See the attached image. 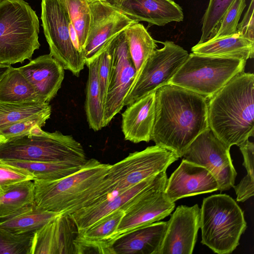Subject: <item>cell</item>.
Instances as JSON below:
<instances>
[{
  "instance_id": "1",
  "label": "cell",
  "mask_w": 254,
  "mask_h": 254,
  "mask_svg": "<svg viewBox=\"0 0 254 254\" xmlns=\"http://www.w3.org/2000/svg\"><path fill=\"white\" fill-rule=\"evenodd\" d=\"M151 140L179 158L195 138L208 128V100L172 84L158 88Z\"/></svg>"
},
{
  "instance_id": "2",
  "label": "cell",
  "mask_w": 254,
  "mask_h": 254,
  "mask_svg": "<svg viewBox=\"0 0 254 254\" xmlns=\"http://www.w3.org/2000/svg\"><path fill=\"white\" fill-rule=\"evenodd\" d=\"M254 74L244 71L208 100V127L229 147L254 135Z\"/></svg>"
},
{
  "instance_id": "3",
  "label": "cell",
  "mask_w": 254,
  "mask_h": 254,
  "mask_svg": "<svg viewBox=\"0 0 254 254\" xmlns=\"http://www.w3.org/2000/svg\"><path fill=\"white\" fill-rule=\"evenodd\" d=\"M110 166L91 158L79 170L61 179L34 180V202L47 210L70 215L108 198L104 180Z\"/></svg>"
},
{
  "instance_id": "4",
  "label": "cell",
  "mask_w": 254,
  "mask_h": 254,
  "mask_svg": "<svg viewBox=\"0 0 254 254\" xmlns=\"http://www.w3.org/2000/svg\"><path fill=\"white\" fill-rule=\"evenodd\" d=\"M0 160L64 162L83 165L87 161L82 145L72 135L49 132L35 126L0 144Z\"/></svg>"
},
{
  "instance_id": "5",
  "label": "cell",
  "mask_w": 254,
  "mask_h": 254,
  "mask_svg": "<svg viewBox=\"0 0 254 254\" xmlns=\"http://www.w3.org/2000/svg\"><path fill=\"white\" fill-rule=\"evenodd\" d=\"M35 11L23 0L0 1V64L30 60L40 44Z\"/></svg>"
},
{
  "instance_id": "6",
  "label": "cell",
  "mask_w": 254,
  "mask_h": 254,
  "mask_svg": "<svg viewBox=\"0 0 254 254\" xmlns=\"http://www.w3.org/2000/svg\"><path fill=\"white\" fill-rule=\"evenodd\" d=\"M244 211L226 194H217L203 199L200 208L201 243L214 253H232L239 245L247 229Z\"/></svg>"
},
{
  "instance_id": "7",
  "label": "cell",
  "mask_w": 254,
  "mask_h": 254,
  "mask_svg": "<svg viewBox=\"0 0 254 254\" xmlns=\"http://www.w3.org/2000/svg\"><path fill=\"white\" fill-rule=\"evenodd\" d=\"M246 62L238 58L192 53L169 84L195 92L208 100L233 77L244 71Z\"/></svg>"
},
{
  "instance_id": "8",
  "label": "cell",
  "mask_w": 254,
  "mask_h": 254,
  "mask_svg": "<svg viewBox=\"0 0 254 254\" xmlns=\"http://www.w3.org/2000/svg\"><path fill=\"white\" fill-rule=\"evenodd\" d=\"M178 159L172 151L157 145L129 153L109 168L104 180L108 197L113 192L120 193L166 171Z\"/></svg>"
},
{
  "instance_id": "9",
  "label": "cell",
  "mask_w": 254,
  "mask_h": 254,
  "mask_svg": "<svg viewBox=\"0 0 254 254\" xmlns=\"http://www.w3.org/2000/svg\"><path fill=\"white\" fill-rule=\"evenodd\" d=\"M163 44V47L156 49L136 73L125 98L124 106L169 84L188 58V51L173 42L166 41Z\"/></svg>"
},
{
  "instance_id": "10",
  "label": "cell",
  "mask_w": 254,
  "mask_h": 254,
  "mask_svg": "<svg viewBox=\"0 0 254 254\" xmlns=\"http://www.w3.org/2000/svg\"><path fill=\"white\" fill-rule=\"evenodd\" d=\"M41 18L50 54L64 69L78 76L85 61L71 41L68 15L60 0H42Z\"/></svg>"
},
{
  "instance_id": "11",
  "label": "cell",
  "mask_w": 254,
  "mask_h": 254,
  "mask_svg": "<svg viewBox=\"0 0 254 254\" xmlns=\"http://www.w3.org/2000/svg\"><path fill=\"white\" fill-rule=\"evenodd\" d=\"M230 149V147L221 141L208 127L191 142L183 157L209 171L218 183V190L223 191L233 187L237 176Z\"/></svg>"
},
{
  "instance_id": "12",
  "label": "cell",
  "mask_w": 254,
  "mask_h": 254,
  "mask_svg": "<svg viewBox=\"0 0 254 254\" xmlns=\"http://www.w3.org/2000/svg\"><path fill=\"white\" fill-rule=\"evenodd\" d=\"M136 74L124 30L117 35L112 53L107 93L103 105V127L124 106V101Z\"/></svg>"
},
{
  "instance_id": "13",
  "label": "cell",
  "mask_w": 254,
  "mask_h": 254,
  "mask_svg": "<svg viewBox=\"0 0 254 254\" xmlns=\"http://www.w3.org/2000/svg\"><path fill=\"white\" fill-rule=\"evenodd\" d=\"M167 179V175L164 176L122 208L125 214L116 233V240L130 231L159 221L171 214L175 203L170 201L164 192Z\"/></svg>"
},
{
  "instance_id": "14",
  "label": "cell",
  "mask_w": 254,
  "mask_h": 254,
  "mask_svg": "<svg viewBox=\"0 0 254 254\" xmlns=\"http://www.w3.org/2000/svg\"><path fill=\"white\" fill-rule=\"evenodd\" d=\"M91 17L82 53L85 65L93 59L105 43L129 26L138 23L105 1L89 2Z\"/></svg>"
},
{
  "instance_id": "15",
  "label": "cell",
  "mask_w": 254,
  "mask_h": 254,
  "mask_svg": "<svg viewBox=\"0 0 254 254\" xmlns=\"http://www.w3.org/2000/svg\"><path fill=\"white\" fill-rule=\"evenodd\" d=\"M200 217L197 204L178 206L167 221L158 254H191L200 228Z\"/></svg>"
},
{
  "instance_id": "16",
  "label": "cell",
  "mask_w": 254,
  "mask_h": 254,
  "mask_svg": "<svg viewBox=\"0 0 254 254\" xmlns=\"http://www.w3.org/2000/svg\"><path fill=\"white\" fill-rule=\"evenodd\" d=\"M218 190V184L204 167L184 159L167 179L164 190L167 198L175 202L184 197Z\"/></svg>"
},
{
  "instance_id": "17",
  "label": "cell",
  "mask_w": 254,
  "mask_h": 254,
  "mask_svg": "<svg viewBox=\"0 0 254 254\" xmlns=\"http://www.w3.org/2000/svg\"><path fill=\"white\" fill-rule=\"evenodd\" d=\"M78 234L70 215L60 214L34 232L31 254H75Z\"/></svg>"
},
{
  "instance_id": "18",
  "label": "cell",
  "mask_w": 254,
  "mask_h": 254,
  "mask_svg": "<svg viewBox=\"0 0 254 254\" xmlns=\"http://www.w3.org/2000/svg\"><path fill=\"white\" fill-rule=\"evenodd\" d=\"M129 18L145 21L150 25L163 26L183 21L182 8L173 0H106Z\"/></svg>"
},
{
  "instance_id": "19",
  "label": "cell",
  "mask_w": 254,
  "mask_h": 254,
  "mask_svg": "<svg viewBox=\"0 0 254 254\" xmlns=\"http://www.w3.org/2000/svg\"><path fill=\"white\" fill-rule=\"evenodd\" d=\"M166 172H161L146 179L126 190L117 194L112 198L101 199L70 214L78 232L86 230L106 215L122 208L139 193L167 175Z\"/></svg>"
},
{
  "instance_id": "20",
  "label": "cell",
  "mask_w": 254,
  "mask_h": 254,
  "mask_svg": "<svg viewBox=\"0 0 254 254\" xmlns=\"http://www.w3.org/2000/svg\"><path fill=\"white\" fill-rule=\"evenodd\" d=\"M41 100L49 103L57 95L64 78V69L52 56L46 54L18 67Z\"/></svg>"
},
{
  "instance_id": "21",
  "label": "cell",
  "mask_w": 254,
  "mask_h": 254,
  "mask_svg": "<svg viewBox=\"0 0 254 254\" xmlns=\"http://www.w3.org/2000/svg\"><path fill=\"white\" fill-rule=\"evenodd\" d=\"M125 214L123 209L115 210L78 232L75 242L79 253L116 254L113 247L115 234Z\"/></svg>"
},
{
  "instance_id": "22",
  "label": "cell",
  "mask_w": 254,
  "mask_h": 254,
  "mask_svg": "<svg viewBox=\"0 0 254 254\" xmlns=\"http://www.w3.org/2000/svg\"><path fill=\"white\" fill-rule=\"evenodd\" d=\"M156 91L127 106L122 113V130L125 139L134 143L151 140L155 115Z\"/></svg>"
},
{
  "instance_id": "23",
  "label": "cell",
  "mask_w": 254,
  "mask_h": 254,
  "mask_svg": "<svg viewBox=\"0 0 254 254\" xmlns=\"http://www.w3.org/2000/svg\"><path fill=\"white\" fill-rule=\"evenodd\" d=\"M167 222L157 221L120 236L113 245L116 254H158Z\"/></svg>"
},
{
  "instance_id": "24",
  "label": "cell",
  "mask_w": 254,
  "mask_h": 254,
  "mask_svg": "<svg viewBox=\"0 0 254 254\" xmlns=\"http://www.w3.org/2000/svg\"><path fill=\"white\" fill-rule=\"evenodd\" d=\"M197 55L217 57H230L247 61L254 57V42L240 36L237 33L198 43L191 48Z\"/></svg>"
},
{
  "instance_id": "25",
  "label": "cell",
  "mask_w": 254,
  "mask_h": 254,
  "mask_svg": "<svg viewBox=\"0 0 254 254\" xmlns=\"http://www.w3.org/2000/svg\"><path fill=\"white\" fill-rule=\"evenodd\" d=\"M61 213L38 206L35 202L0 218V227L15 234L35 232Z\"/></svg>"
},
{
  "instance_id": "26",
  "label": "cell",
  "mask_w": 254,
  "mask_h": 254,
  "mask_svg": "<svg viewBox=\"0 0 254 254\" xmlns=\"http://www.w3.org/2000/svg\"><path fill=\"white\" fill-rule=\"evenodd\" d=\"M32 101L43 102L18 68L10 66L0 79V102L23 103Z\"/></svg>"
},
{
  "instance_id": "27",
  "label": "cell",
  "mask_w": 254,
  "mask_h": 254,
  "mask_svg": "<svg viewBox=\"0 0 254 254\" xmlns=\"http://www.w3.org/2000/svg\"><path fill=\"white\" fill-rule=\"evenodd\" d=\"M88 75L86 86L85 111L89 127L94 131L103 127V106L98 79V56L86 64Z\"/></svg>"
},
{
  "instance_id": "28",
  "label": "cell",
  "mask_w": 254,
  "mask_h": 254,
  "mask_svg": "<svg viewBox=\"0 0 254 254\" xmlns=\"http://www.w3.org/2000/svg\"><path fill=\"white\" fill-rule=\"evenodd\" d=\"M5 164L22 169L33 175L34 180H56L68 176L82 165L64 162L21 160H0ZM84 165V164H83Z\"/></svg>"
},
{
  "instance_id": "29",
  "label": "cell",
  "mask_w": 254,
  "mask_h": 254,
  "mask_svg": "<svg viewBox=\"0 0 254 254\" xmlns=\"http://www.w3.org/2000/svg\"><path fill=\"white\" fill-rule=\"evenodd\" d=\"M124 31L137 73L144 62L156 49V45L141 24H133L125 29Z\"/></svg>"
},
{
  "instance_id": "30",
  "label": "cell",
  "mask_w": 254,
  "mask_h": 254,
  "mask_svg": "<svg viewBox=\"0 0 254 254\" xmlns=\"http://www.w3.org/2000/svg\"><path fill=\"white\" fill-rule=\"evenodd\" d=\"M34 202L32 180L16 183L0 191V218Z\"/></svg>"
},
{
  "instance_id": "31",
  "label": "cell",
  "mask_w": 254,
  "mask_h": 254,
  "mask_svg": "<svg viewBox=\"0 0 254 254\" xmlns=\"http://www.w3.org/2000/svg\"><path fill=\"white\" fill-rule=\"evenodd\" d=\"M49 103L32 101L23 103L0 102V130L19 121L51 111Z\"/></svg>"
},
{
  "instance_id": "32",
  "label": "cell",
  "mask_w": 254,
  "mask_h": 254,
  "mask_svg": "<svg viewBox=\"0 0 254 254\" xmlns=\"http://www.w3.org/2000/svg\"><path fill=\"white\" fill-rule=\"evenodd\" d=\"M59 0L67 12L70 22L76 32L82 52L90 22L89 2L87 0Z\"/></svg>"
},
{
  "instance_id": "33",
  "label": "cell",
  "mask_w": 254,
  "mask_h": 254,
  "mask_svg": "<svg viewBox=\"0 0 254 254\" xmlns=\"http://www.w3.org/2000/svg\"><path fill=\"white\" fill-rule=\"evenodd\" d=\"M239 147L243 156V165L247 170V175L233 188L237 195V201L244 202L254 195V144L248 140Z\"/></svg>"
},
{
  "instance_id": "34",
  "label": "cell",
  "mask_w": 254,
  "mask_h": 254,
  "mask_svg": "<svg viewBox=\"0 0 254 254\" xmlns=\"http://www.w3.org/2000/svg\"><path fill=\"white\" fill-rule=\"evenodd\" d=\"M234 0H209L202 19V33L198 43H202L210 38Z\"/></svg>"
},
{
  "instance_id": "35",
  "label": "cell",
  "mask_w": 254,
  "mask_h": 254,
  "mask_svg": "<svg viewBox=\"0 0 254 254\" xmlns=\"http://www.w3.org/2000/svg\"><path fill=\"white\" fill-rule=\"evenodd\" d=\"M34 234H15L0 227V254H31Z\"/></svg>"
},
{
  "instance_id": "36",
  "label": "cell",
  "mask_w": 254,
  "mask_h": 254,
  "mask_svg": "<svg viewBox=\"0 0 254 254\" xmlns=\"http://www.w3.org/2000/svg\"><path fill=\"white\" fill-rule=\"evenodd\" d=\"M246 6V0H234L221 19L216 33L209 39H216L236 33L239 21Z\"/></svg>"
},
{
  "instance_id": "37",
  "label": "cell",
  "mask_w": 254,
  "mask_h": 254,
  "mask_svg": "<svg viewBox=\"0 0 254 254\" xmlns=\"http://www.w3.org/2000/svg\"><path fill=\"white\" fill-rule=\"evenodd\" d=\"M117 35L118 34L107 41L97 54L98 56V79L103 106L107 93L112 53Z\"/></svg>"
},
{
  "instance_id": "38",
  "label": "cell",
  "mask_w": 254,
  "mask_h": 254,
  "mask_svg": "<svg viewBox=\"0 0 254 254\" xmlns=\"http://www.w3.org/2000/svg\"><path fill=\"white\" fill-rule=\"evenodd\" d=\"M51 112H46L8 126L0 130V134L7 139L26 133L35 126L42 127L50 118Z\"/></svg>"
},
{
  "instance_id": "39",
  "label": "cell",
  "mask_w": 254,
  "mask_h": 254,
  "mask_svg": "<svg viewBox=\"0 0 254 254\" xmlns=\"http://www.w3.org/2000/svg\"><path fill=\"white\" fill-rule=\"evenodd\" d=\"M34 179L33 175L24 170L0 161V191L10 185Z\"/></svg>"
},
{
  "instance_id": "40",
  "label": "cell",
  "mask_w": 254,
  "mask_h": 254,
  "mask_svg": "<svg viewBox=\"0 0 254 254\" xmlns=\"http://www.w3.org/2000/svg\"><path fill=\"white\" fill-rule=\"evenodd\" d=\"M254 0H251L242 21L238 24L237 33L240 36L254 42Z\"/></svg>"
},
{
  "instance_id": "41",
  "label": "cell",
  "mask_w": 254,
  "mask_h": 254,
  "mask_svg": "<svg viewBox=\"0 0 254 254\" xmlns=\"http://www.w3.org/2000/svg\"><path fill=\"white\" fill-rule=\"evenodd\" d=\"M69 28L70 36L71 41H72L74 47H75V48L80 53H81L82 54L81 50V48L79 46L76 32L75 29H74L73 26L72 25V24L70 23V22L69 23Z\"/></svg>"
},
{
  "instance_id": "42",
  "label": "cell",
  "mask_w": 254,
  "mask_h": 254,
  "mask_svg": "<svg viewBox=\"0 0 254 254\" xmlns=\"http://www.w3.org/2000/svg\"><path fill=\"white\" fill-rule=\"evenodd\" d=\"M10 66V65L5 64L2 67H0V79L7 72Z\"/></svg>"
},
{
  "instance_id": "43",
  "label": "cell",
  "mask_w": 254,
  "mask_h": 254,
  "mask_svg": "<svg viewBox=\"0 0 254 254\" xmlns=\"http://www.w3.org/2000/svg\"><path fill=\"white\" fill-rule=\"evenodd\" d=\"M6 140V138L2 135L0 134V144Z\"/></svg>"
},
{
  "instance_id": "44",
  "label": "cell",
  "mask_w": 254,
  "mask_h": 254,
  "mask_svg": "<svg viewBox=\"0 0 254 254\" xmlns=\"http://www.w3.org/2000/svg\"><path fill=\"white\" fill-rule=\"evenodd\" d=\"M89 2H94L97 1H105L106 0H87Z\"/></svg>"
},
{
  "instance_id": "45",
  "label": "cell",
  "mask_w": 254,
  "mask_h": 254,
  "mask_svg": "<svg viewBox=\"0 0 254 254\" xmlns=\"http://www.w3.org/2000/svg\"><path fill=\"white\" fill-rule=\"evenodd\" d=\"M4 65H5V64H0V67H2V66H4Z\"/></svg>"
},
{
  "instance_id": "46",
  "label": "cell",
  "mask_w": 254,
  "mask_h": 254,
  "mask_svg": "<svg viewBox=\"0 0 254 254\" xmlns=\"http://www.w3.org/2000/svg\"><path fill=\"white\" fill-rule=\"evenodd\" d=\"M1 0H0V1Z\"/></svg>"
}]
</instances>
